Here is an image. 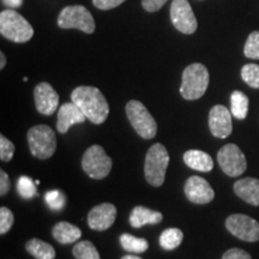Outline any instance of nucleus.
<instances>
[{
  "label": "nucleus",
  "instance_id": "13",
  "mask_svg": "<svg viewBox=\"0 0 259 259\" xmlns=\"http://www.w3.org/2000/svg\"><path fill=\"white\" fill-rule=\"evenodd\" d=\"M232 112L225 106H213L209 113V127L213 137L227 138L233 131Z\"/></svg>",
  "mask_w": 259,
  "mask_h": 259
},
{
  "label": "nucleus",
  "instance_id": "5",
  "mask_svg": "<svg viewBox=\"0 0 259 259\" xmlns=\"http://www.w3.org/2000/svg\"><path fill=\"white\" fill-rule=\"evenodd\" d=\"M29 149L32 156L46 160L53 156L57 149V137L48 125H36L28 131Z\"/></svg>",
  "mask_w": 259,
  "mask_h": 259
},
{
  "label": "nucleus",
  "instance_id": "16",
  "mask_svg": "<svg viewBox=\"0 0 259 259\" xmlns=\"http://www.w3.org/2000/svg\"><path fill=\"white\" fill-rule=\"evenodd\" d=\"M87 116L80 111V108L76 103L69 102L64 103L58 111L57 130L60 134H66L72 125L83 124Z\"/></svg>",
  "mask_w": 259,
  "mask_h": 259
},
{
  "label": "nucleus",
  "instance_id": "28",
  "mask_svg": "<svg viewBox=\"0 0 259 259\" xmlns=\"http://www.w3.org/2000/svg\"><path fill=\"white\" fill-rule=\"evenodd\" d=\"M45 200H46L47 205L50 206L52 210H56V211H60L61 209H64L65 206V196L61 191L53 190L48 191L45 194Z\"/></svg>",
  "mask_w": 259,
  "mask_h": 259
},
{
  "label": "nucleus",
  "instance_id": "3",
  "mask_svg": "<svg viewBox=\"0 0 259 259\" xmlns=\"http://www.w3.org/2000/svg\"><path fill=\"white\" fill-rule=\"evenodd\" d=\"M0 32L10 41L23 44L34 35L31 24L15 10H4L0 14Z\"/></svg>",
  "mask_w": 259,
  "mask_h": 259
},
{
  "label": "nucleus",
  "instance_id": "25",
  "mask_svg": "<svg viewBox=\"0 0 259 259\" xmlns=\"http://www.w3.org/2000/svg\"><path fill=\"white\" fill-rule=\"evenodd\" d=\"M72 253L76 259H101L95 246L88 240L80 241L74 245Z\"/></svg>",
  "mask_w": 259,
  "mask_h": 259
},
{
  "label": "nucleus",
  "instance_id": "9",
  "mask_svg": "<svg viewBox=\"0 0 259 259\" xmlns=\"http://www.w3.org/2000/svg\"><path fill=\"white\" fill-rule=\"evenodd\" d=\"M218 161L221 169L228 177L241 176L247 168V161L244 153L235 144H226L220 149Z\"/></svg>",
  "mask_w": 259,
  "mask_h": 259
},
{
  "label": "nucleus",
  "instance_id": "7",
  "mask_svg": "<svg viewBox=\"0 0 259 259\" xmlns=\"http://www.w3.org/2000/svg\"><path fill=\"white\" fill-rule=\"evenodd\" d=\"M112 158L106 154L101 145H92L83 155L82 168L90 178L96 180L105 179L111 173Z\"/></svg>",
  "mask_w": 259,
  "mask_h": 259
},
{
  "label": "nucleus",
  "instance_id": "29",
  "mask_svg": "<svg viewBox=\"0 0 259 259\" xmlns=\"http://www.w3.org/2000/svg\"><path fill=\"white\" fill-rule=\"evenodd\" d=\"M244 54L250 59H259V31L251 32L245 44Z\"/></svg>",
  "mask_w": 259,
  "mask_h": 259
},
{
  "label": "nucleus",
  "instance_id": "22",
  "mask_svg": "<svg viewBox=\"0 0 259 259\" xmlns=\"http://www.w3.org/2000/svg\"><path fill=\"white\" fill-rule=\"evenodd\" d=\"M183 239H184V234L180 229L168 228L166 231L162 232L158 242H160V246L163 248V250L171 251L179 247L181 242H183Z\"/></svg>",
  "mask_w": 259,
  "mask_h": 259
},
{
  "label": "nucleus",
  "instance_id": "32",
  "mask_svg": "<svg viewBox=\"0 0 259 259\" xmlns=\"http://www.w3.org/2000/svg\"><path fill=\"white\" fill-rule=\"evenodd\" d=\"M222 259H252V257L241 248H231L222 255Z\"/></svg>",
  "mask_w": 259,
  "mask_h": 259
},
{
  "label": "nucleus",
  "instance_id": "17",
  "mask_svg": "<svg viewBox=\"0 0 259 259\" xmlns=\"http://www.w3.org/2000/svg\"><path fill=\"white\" fill-rule=\"evenodd\" d=\"M234 192L246 203L259 206V180L254 178H244L234 184Z\"/></svg>",
  "mask_w": 259,
  "mask_h": 259
},
{
  "label": "nucleus",
  "instance_id": "24",
  "mask_svg": "<svg viewBox=\"0 0 259 259\" xmlns=\"http://www.w3.org/2000/svg\"><path fill=\"white\" fill-rule=\"evenodd\" d=\"M120 244L125 251L130 253H143L148 250L149 244L143 238H136V236L124 233L120 235Z\"/></svg>",
  "mask_w": 259,
  "mask_h": 259
},
{
  "label": "nucleus",
  "instance_id": "8",
  "mask_svg": "<svg viewBox=\"0 0 259 259\" xmlns=\"http://www.w3.org/2000/svg\"><path fill=\"white\" fill-rule=\"evenodd\" d=\"M61 29H78L87 34L95 31V22L89 10L82 5H71L61 10L58 17Z\"/></svg>",
  "mask_w": 259,
  "mask_h": 259
},
{
  "label": "nucleus",
  "instance_id": "31",
  "mask_svg": "<svg viewBox=\"0 0 259 259\" xmlns=\"http://www.w3.org/2000/svg\"><path fill=\"white\" fill-rule=\"evenodd\" d=\"M15 153V144L4 136H0V160L4 162L11 161Z\"/></svg>",
  "mask_w": 259,
  "mask_h": 259
},
{
  "label": "nucleus",
  "instance_id": "27",
  "mask_svg": "<svg viewBox=\"0 0 259 259\" xmlns=\"http://www.w3.org/2000/svg\"><path fill=\"white\" fill-rule=\"evenodd\" d=\"M241 77L251 88L259 89V65L246 64L241 69Z\"/></svg>",
  "mask_w": 259,
  "mask_h": 259
},
{
  "label": "nucleus",
  "instance_id": "21",
  "mask_svg": "<svg viewBox=\"0 0 259 259\" xmlns=\"http://www.w3.org/2000/svg\"><path fill=\"white\" fill-rule=\"evenodd\" d=\"M25 250L36 259H54L56 258V250L47 242L40 239H30L25 244Z\"/></svg>",
  "mask_w": 259,
  "mask_h": 259
},
{
  "label": "nucleus",
  "instance_id": "26",
  "mask_svg": "<svg viewBox=\"0 0 259 259\" xmlns=\"http://www.w3.org/2000/svg\"><path fill=\"white\" fill-rule=\"evenodd\" d=\"M17 191L22 198L31 199L36 196V184L32 181L31 178L22 176L17 180Z\"/></svg>",
  "mask_w": 259,
  "mask_h": 259
},
{
  "label": "nucleus",
  "instance_id": "35",
  "mask_svg": "<svg viewBox=\"0 0 259 259\" xmlns=\"http://www.w3.org/2000/svg\"><path fill=\"white\" fill-rule=\"evenodd\" d=\"M10 186H11V183H10L9 176L4 170H0V194L2 196L8 194L10 191Z\"/></svg>",
  "mask_w": 259,
  "mask_h": 259
},
{
  "label": "nucleus",
  "instance_id": "2",
  "mask_svg": "<svg viewBox=\"0 0 259 259\" xmlns=\"http://www.w3.org/2000/svg\"><path fill=\"white\" fill-rule=\"evenodd\" d=\"M209 85V71L203 64H191L184 70L180 94L185 100H198Z\"/></svg>",
  "mask_w": 259,
  "mask_h": 259
},
{
  "label": "nucleus",
  "instance_id": "34",
  "mask_svg": "<svg viewBox=\"0 0 259 259\" xmlns=\"http://www.w3.org/2000/svg\"><path fill=\"white\" fill-rule=\"evenodd\" d=\"M167 0H142V6L145 11L156 12L166 4Z\"/></svg>",
  "mask_w": 259,
  "mask_h": 259
},
{
  "label": "nucleus",
  "instance_id": "30",
  "mask_svg": "<svg viewBox=\"0 0 259 259\" xmlns=\"http://www.w3.org/2000/svg\"><path fill=\"white\" fill-rule=\"evenodd\" d=\"M14 213L6 206L0 208V234H5L14 225Z\"/></svg>",
  "mask_w": 259,
  "mask_h": 259
},
{
  "label": "nucleus",
  "instance_id": "19",
  "mask_svg": "<svg viewBox=\"0 0 259 259\" xmlns=\"http://www.w3.org/2000/svg\"><path fill=\"white\" fill-rule=\"evenodd\" d=\"M184 162L191 169L198 171H210L213 168V160L209 154L202 150H189L184 154Z\"/></svg>",
  "mask_w": 259,
  "mask_h": 259
},
{
  "label": "nucleus",
  "instance_id": "4",
  "mask_svg": "<svg viewBox=\"0 0 259 259\" xmlns=\"http://www.w3.org/2000/svg\"><path fill=\"white\" fill-rule=\"evenodd\" d=\"M168 163H169V155L163 144L156 143L149 148L145 156L144 174L145 179L150 185L155 187L162 186L166 178Z\"/></svg>",
  "mask_w": 259,
  "mask_h": 259
},
{
  "label": "nucleus",
  "instance_id": "36",
  "mask_svg": "<svg viewBox=\"0 0 259 259\" xmlns=\"http://www.w3.org/2000/svg\"><path fill=\"white\" fill-rule=\"evenodd\" d=\"M2 2L10 9H17L23 5V0H2Z\"/></svg>",
  "mask_w": 259,
  "mask_h": 259
},
{
  "label": "nucleus",
  "instance_id": "33",
  "mask_svg": "<svg viewBox=\"0 0 259 259\" xmlns=\"http://www.w3.org/2000/svg\"><path fill=\"white\" fill-rule=\"evenodd\" d=\"M125 0H93V4L100 10H111L121 5Z\"/></svg>",
  "mask_w": 259,
  "mask_h": 259
},
{
  "label": "nucleus",
  "instance_id": "18",
  "mask_svg": "<svg viewBox=\"0 0 259 259\" xmlns=\"http://www.w3.org/2000/svg\"><path fill=\"white\" fill-rule=\"evenodd\" d=\"M163 219L160 211H154L145 206H136L130 215V223L134 228H141L145 225H156Z\"/></svg>",
  "mask_w": 259,
  "mask_h": 259
},
{
  "label": "nucleus",
  "instance_id": "12",
  "mask_svg": "<svg viewBox=\"0 0 259 259\" xmlns=\"http://www.w3.org/2000/svg\"><path fill=\"white\" fill-rule=\"evenodd\" d=\"M35 105L38 113L44 115H52L59 106V95L50 83H38L34 90Z\"/></svg>",
  "mask_w": 259,
  "mask_h": 259
},
{
  "label": "nucleus",
  "instance_id": "37",
  "mask_svg": "<svg viewBox=\"0 0 259 259\" xmlns=\"http://www.w3.org/2000/svg\"><path fill=\"white\" fill-rule=\"evenodd\" d=\"M5 65H6V57H5V54L3 53H0V69H4L5 67Z\"/></svg>",
  "mask_w": 259,
  "mask_h": 259
},
{
  "label": "nucleus",
  "instance_id": "6",
  "mask_svg": "<svg viewBox=\"0 0 259 259\" xmlns=\"http://www.w3.org/2000/svg\"><path fill=\"white\" fill-rule=\"evenodd\" d=\"M126 114L136 132L144 139H153L156 136L157 124L145 106L137 100H131L126 105Z\"/></svg>",
  "mask_w": 259,
  "mask_h": 259
},
{
  "label": "nucleus",
  "instance_id": "23",
  "mask_svg": "<svg viewBox=\"0 0 259 259\" xmlns=\"http://www.w3.org/2000/svg\"><path fill=\"white\" fill-rule=\"evenodd\" d=\"M231 112L236 119H245L248 112V97L242 92L235 90L231 95Z\"/></svg>",
  "mask_w": 259,
  "mask_h": 259
},
{
  "label": "nucleus",
  "instance_id": "38",
  "mask_svg": "<svg viewBox=\"0 0 259 259\" xmlns=\"http://www.w3.org/2000/svg\"><path fill=\"white\" fill-rule=\"evenodd\" d=\"M121 259H142V258L138 257V255H135V254H126Z\"/></svg>",
  "mask_w": 259,
  "mask_h": 259
},
{
  "label": "nucleus",
  "instance_id": "10",
  "mask_svg": "<svg viewBox=\"0 0 259 259\" xmlns=\"http://www.w3.org/2000/svg\"><path fill=\"white\" fill-rule=\"evenodd\" d=\"M226 228L240 240L254 242L259 240V222L242 213H233L226 220Z\"/></svg>",
  "mask_w": 259,
  "mask_h": 259
},
{
  "label": "nucleus",
  "instance_id": "20",
  "mask_svg": "<svg viewBox=\"0 0 259 259\" xmlns=\"http://www.w3.org/2000/svg\"><path fill=\"white\" fill-rule=\"evenodd\" d=\"M53 238L59 242V244H72L79 240L82 236V231L77 226H73L69 222H59L52 229Z\"/></svg>",
  "mask_w": 259,
  "mask_h": 259
},
{
  "label": "nucleus",
  "instance_id": "14",
  "mask_svg": "<svg viewBox=\"0 0 259 259\" xmlns=\"http://www.w3.org/2000/svg\"><path fill=\"white\" fill-rule=\"evenodd\" d=\"M185 194L187 199L193 204H208L215 197V192L208 181L197 176L187 179Z\"/></svg>",
  "mask_w": 259,
  "mask_h": 259
},
{
  "label": "nucleus",
  "instance_id": "15",
  "mask_svg": "<svg viewBox=\"0 0 259 259\" xmlns=\"http://www.w3.org/2000/svg\"><path fill=\"white\" fill-rule=\"evenodd\" d=\"M116 219V208L111 203H102L94 206L88 215V225L94 231H107Z\"/></svg>",
  "mask_w": 259,
  "mask_h": 259
},
{
  "label": "nucleus",
  "instance_id": "11",
  "mask_svg": "<svg viewBox=\"0 0 259 259\" xmlns=\"http://www.w3.org/2000/svg\"><path fill=\"white\" fill-rule=\"evenodd\" d=\"M171 23L183 34H193L197 30L198 23L187 0H173L170 5Z\"/></svg>",
  "mask_w": 259,
  "mask_h": 259
},
{
  "label": "nucleus",
  "instance_id": "1",
  "mask_svg": "<svg viewBox=\"0 0 259 259\" xmlns=\"http://www.w3.org/2000/svg\"><path fill=\"white\" fill-rule=\"evenodd\" d=\"M71 100L79 107L87 119L93 124L100 125L106 121L109 113V106L106 97L95 87H77L71 94Z\"/></svg>",
  "mask_w": 259,
  "mask_h": 259
}]
</instances>
